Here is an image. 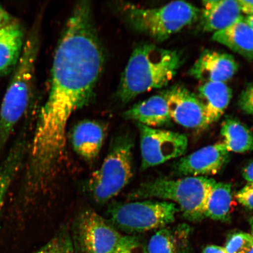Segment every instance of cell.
<instances>
[{"label":"cell","mask_w":253,"mask_h":253,"mask_svg":"<svg viewBox=\"0 0 253 253\" xmlns=\"http://www.w3.org/2000/svg\"><path fill=\"white\" fill-rule=\"evenodd\" d=\"M104 61L90 3L79 1L57 47L48 97L28 145L24 176L28 188L43 191L52 185L64 160L69 120L89 102Z\"/></svg>","instance_id":"6da1fadb"},{"label":"cell","mask_w":253,"mask_h":253,"mask_svg":"<svg viewBox=\"0 0 253 253\" xmlns=\"http://www.w3.org/2000/svg\"><path fill=\"white\" fill-rule=\"evenodd\" d=\"M176 50L144 43L135 47L123 73L118 97L127 103L147 91L166 87L182 64Z\"/></svg>","instance_id":"7a4b0ae2"},{"label":"cell","mask_w":253,"mask_h":253,"mask_svg":"<svg viewBox=\"0 0 253 253\" xmlns=\"http://www.w3.org/2000/svg\"><path fill=\"white\" fill-rule=\"evenodd\" d=\"M39 48V33L36 27L31 30L25 41L20 58L0 108V156L15 126L29 107Z\"/></svg>","instance_id":"3957f363"},{"label":"cell","mask_w":253,"mask_h":253,"mask_svg":"<svg viewBox=\"0 0 253 253\" xmlns=\"http://www.w3.org/2000/svg\"><path fill=\"white\" fill-rule=\"evenodd\" d=\"M216 182L208 176H186L171 179L157 178L141 183L129 194V200L159 198L173 202L183 216L191 222L205 219L207 199Z\"/></svg>","instance_id":"277c9868"},{"label":"cell","mask_w":253,"mask_h":253,"mask_svg":"<svg viewBox=\"0 0 253 253\" xmlns=\"http://www.w3.org/2000/svg\"><path fill=\"white\" fill-rule=\"evenodd\" d=\"M119 9L129 26L162 42L198 20L200 9L184 1H172L162 7L145 8L122 2Z\"/></svg>","instance_id":"5b68a950"},{"label":"cell","mask_w":253,"mask_h":253,"mask_svg":"<svg viewBox=\"0 0 253 253\" xmlns=\"http://www.w3.org/2000/svg\"><path fill=\"white\" fill-rule=\"evenodd\" d=\"M134 140L130 135L116 137L99 169L86 183L87 191L98 204H105L118 196L133 176Z\"/></svg>","instance_id":"8992f818"},{"label":"cell","mask_w":253,"mask_h":253,"mask_svg":"<svg viewBox=\"0 0 253 253\" xmlns=\"http://www.w3.org/2000/svg\"><path fill=\"white\" fill-rule=\"evenodd\" d=\"M179 209L173 202L135 201L111 206L108 220L117 229L129 234L162 229L175 221Z\"/></svg>","instance_id":"52a82bcc"},{"label":"cell","mask_w":253,"mask_h":253,"mask_svg":"<svg viewBox=\"0 0 253 253\" xmlns=\"http://www.w3.org/2000/svg\"><path fill=\"white\" fill-rule=\"evenodd\" d=\"M72 239L76 253H114L134 236L123 235L96 211H81L73 224Z\"/></svg>","instance_id":"ba28073f"},{"label":"cell","mask_w":253,"mask_h":253,"mask_svg":"<svg viewBox=\"0 0 253 253\" xmlns=\"http://www.w3.org/2000/svg\"><path fill=\"white\" fill-rule=\"evenodd\" d=\"M137 125L140 132L142 170L181 157L187 149L188 140L184 134Z\"/></svg>","instance_id":"9c48e42d"},{"label":"cell","mask_w":253,"mask_h":253,"mask_svg":"<svg viewBox=\"0 0 253 253\" xmlns=\"http://www.w3.org/2000/svg\"><path fill=\"white\" fill-rule=\"evenodd\" d=\"M165 97L170 118L184 127L202 129L208 127L203 106L197 95L181 84L161 93Z\"/></svg>","instance_id":"30bf717a"},{"label":"cell","mask_w":253,"mask_h":253,"mask_svg":"<svg viewBox=\"0 0 253 253\" xmlns=\"http://www.w3.org/2000/svg\"><path fill=\"white\" fill-rule=\"evenodd\" d=\"M229 153L223 142L208 145L181 158L174 166V172L184 177L216 175L228 162Z\"/></svg>","instance_id":"8fae6325"},{"label":"cell","mask_w":253,"mask_h":253,"mask_svg":"<svg viewBox=\"0 0 253 253\" xmlns=\"http://www.w3.org/2000/svg\"><path fill=\"white\" fill-rule=\"evenodd\" d=\"M238 63L229 53L206 49L190 69L189 74L198 81L225 83L238 71Z\"/></svg>","instance_id":"7c38bea8"},{"label":"cell","mask_w":253,"mask_h":253,"mask_svg":"<svg viewBox=\"0 0 253 253\" xmlns=\"http://www.w3.org/2000/svg\"><path fill=\"white\" fill-rule=\"evenodd\" d=\"M106 128L102 123L84 120L76 125L71 135L73 148L88 163L99 157L106 137Z\"/></svg>","instance_id":"4fadbf2b"},{"label":"cell","mask_w":253,"mask_h":253,"mask_svg":"<svg viewBox=\"0 0 253 253\" xmlns=\"http://www.w3.org/2000/svg\"><path fill=\"white\" fill-rule=\"evenodd\" d=\"M242 14L238 1L205 0L199 18L202 30L214 33L235 23L243 17Z\"/></svg>","instance_id":"5bb4252c"},{"label":"cell","mask_w":253,"mask_h":253,"mask_svg":"<svg viewBox=\"0 0 253 253\" xmlns=\"http://www.w3.org/2000/svg\"><path fill=\"white\" fill-rule=\"evenodd\" d=\"M191 227L186 224L164 227L151 237L146 246L148 253H189Z\"/></svg>","instance_id":"9a60e30c"},{"label":"cell","mask_w":253,"mask_h":253,"mask_svg":"<svg viewBox=\"0 0 253 253\" xmlns=\"http://www.w3.org/2000/svg\"><path fill=\"white\" fill-rule=\"evenodd\" d=\"M123 117L137 124L153 128L166 125L172 120L165 97L161 93L135 104L126 111Z\"/></svg>","instance_id":"2e32d148"},{"label":"cell","mask_w":253,"mask_h":253,"mask_svg":"<svg viewBox=\"0 0 253 253\" xmlns=\"http://www.w3.org/2000/svg\"><path fill=\"white\" fill-rule=\"evenodd\" d=\"M203 106L209 126L223 115L232 97V91L225 83L207 82L198 88L197 95Z\"/></svg>","instance_id":"e0dca14e"},{"label":"cell","mask_w":253,"mask_h":253,"mask_svg":"<svg viewBox=\"0 0 253 253\" xmlns=\"http://www.w3.org/2000/svg\"><path fill=\"white\" fill-rule=\"evenodd\" d=\"M212 39L249 61H253V29L244 17L225 29L214 33Z\"/></svg>","instance_id":"ac0fdd59"},{"label":"cell","mask_w":253,"mask_h":253,"mask_svg":"<svg viewBox=\"0 0 253 253\" xmlns=\"http://www.w3.org/2000/svg\"><path fill=\"white\" fill-rule=\"evenodd\" d=\"M24 42L23 28L15 21L0 27V77L16 67Z\"/></svg>","instance_id":"d6986e66"},{"label":"cell","mask_w":253,"mask_h":253,"mask_svg":"<svg viewBox=\"0 0 253 253\" xmlns=\"http://www.w3.org/2000/svg\"><path fill=\"white\" fill-rule=\"evenodd\" d=\"M28 147L24 137L19 138L0 166V213L8 189L26 159Z\"/></svg>","instance_id":"ffe728a7"},{"label":"cell","mask_w":253,"mask_h":253,"mask_svg":"<svg viewBox=\"0 0 253 253\" xmlns=\"http://www.w3.org/2000/svg\"><path fill=\"white\" fill-rule=\"evenodd\" d=\"M232 202V187L230 183L216 182L208 196L204 211L205 218L228 221Z\"/></svg>","instance_id":"44dd1931"},{"label":"cell","mask_w":253,"mask_h":253,"mask_svg":"<svg viewBox=\"0 0 253 253\" xmlns=\"http://www.w3.org/2000/svg\"><path fill=\"white\" fill-rule=\"evenodd\" d=\"M221 135L229 152L244 153L253 151V133L242 123L227 119L221 125Z\"/></svg>","instance_id":"7402d4cb"},{"label":"cell","mask_w":253,"mask_h":253,"mask_svg":"<svg viewBox=\"0 0 253 253\" xmlns=\"http://www.w3.org/2000/svg\"><path fill=\"white\" fill-rule=\"evenodd\" d=\"M34 253H76L70 231L65 226L62 227L45 245Z\"/></svg>","instance_id":"603a6c76"},{"label":"cell","mask_w":253,"mask_h":253,"mask_svg":"<svg viewBox=\"0 0 253 253\" xmlns=\"http://www.w3.org/2000/svg\"><path fill=\"white\" fill-rule=\"evenodd\" d=\"M253 247V236L245 232H236L230 235L224 246L226 253H246Z\"/></svg>","instance_id":"cb8c5ba5"},{"label":"cell","mask_w":253,"mask_h":253,"mask_svg":"<svg viewBox=\"0 0 253 253\" xmlns=\"http://www.w3.org/2000/svg\"><path fill=\"white\" fill-rule=\"evenodd\" d=\"M238 104L240 109L248 115H253V84H249L240 94Z\"/></svg>","instance_id":"d4e9b609"},{"label":"cell","mask_w":253,"mask_h":253,"mask_svg":"<svg viewBox=\"0 0 253 253\" xmlns=\"http://www.w3.org/2000/svg\"><path fill=\"white\" fill-rule=\"evenodd\" d=\"M235 197L240 204L253 210V183L249 182L236 193Z\"/></svg>","instance_id":"484cf974"},{"label":"cell","mask_w":253,"mask_h":253,"mask_svg":"<svg viewBox=\"0 0 253 253\" xmlns=\"http://www.w3.org/2000/svg\"><path fill=\"white\" fill-rule=\"evenodd\" d=\"M114 253H148L146 246L142 244L138 237L134 236L131 241Z\"/></svg>","instance_id":"4316f807"},{"label":"cell","mask_w":253,"mask_h":253,"mask_svg":"<svg viewBox=\"0 0 253 253\" xmlns=\"http://www.w3.org/2000/svg\"><path fill=\"white\" fill-rule=\"evenodd\" d=\"M15 20L9 12L0 4V27L13 23Z\"/></svg>","instance_id":"83f0119b"},{"label":"cell","mask_w":253,"mask_h":253,"mask_svg":"<svg viewBox=\"0 0 253 253\" xmlns=\"http://www.w3.org/2000/svg\"><path fill=\"white\" fill-rule=\"evenodd\" d=\"M238 2L242 13L247 16L253 15V1L239 0Z\"/></svg>","instance_id":"f1b7e54d"},{"label":"cell","mask_w":253,"mask_h":253,"mask_svg":"<svg viewBox=\"0 0 253 253\" xmlns=\"http://www.w3.org/2000/svg\"><path fill=\"white\" fill-rule=\"evenodd\" d=\"M242 175L247 181L253 183V161L243 169Z\"/></svg>","instance_id":"f546056e"},{"label":"cell","mask_w":253,"mask_h":253,"mask_svg":"<svg viewBox=\"0 0 253 253\" xmlns=\"http://www.w3.org/2000/svg\"><path fill=\"white\" fill-rule=\"evenodd\" d=\"M202 253H226L222 247L216 245H210L206 247Z\"/></svg>","instance_id":"4dcf8cb0"},{"label":"cell","mask_w":253,"mask_h":253,"mask_svg":"<svg viewBox=\"0 0 253 253\" xmlns=\"http://www.w3.org/2000/svg\"><path fill=\"white\" fill-rule=\"evenodd\" d=\"M245 18V21L249 24L253 29V15L246 16Z\"/></svg>","instance_id":"1f68e13d"},{"label":"cell","mask_w":253,"mask_h":253,"mask_svg":"<svg viewBox=\"0 0 253 253\" xmlns=\"http://www.w3.org/2000/svg\"><path fill=\"white\" fill-rule=\"evenodd\" d=\"M250 226L251 227V235L253 236V217L251 218L249 220Z\"/></svg>","instance_id":"d6a6232c"},{"label":"cell","mask_w":253,"mask_h":253,"mask_svg":"<svg viewBox=\"0 0 253 253\" xmlns=\"http://www.w3.org/2000/svg\"><path fill=\"white\" fill-rule=\"evenodd\" d=\"M246 253H253V247H252V248Z\"/></svg>","instance_id":"836d02e7"}]
</instances>
